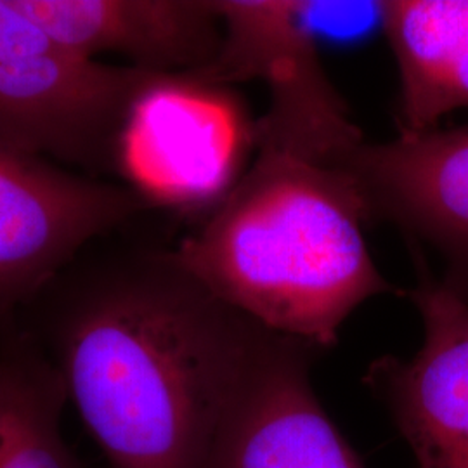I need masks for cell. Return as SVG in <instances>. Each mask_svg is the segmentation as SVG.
Returning <instances> with one entry per match:
<instances>
[{
	"mask_svg": "<svg viewBox=\"0 0 468 468\" xmlns=\"http://www.w3.org/2000/svg\"><path fill=\"white\" fill-rule=\"evenodd\" d=\"M336 168L359 186L371 218L431 247L441 282L468 299V125L365 141Z\"/></svg>",
	"mask_w": 468,
	"mask_h": 468,
	"instance_id": "obj_8",
	"label": "cell"
},
{
	"mask_svg": "<svg viewBox=\"0 0 468 468\" xmlns=\"http://www.w3.org/2000/svg\"><path fill=\"white\" fill-rule=\"evenodd\" d=\"M220 48L208 67L191 73L210 84L259 80L268 112L257 118V151L338 167L365 143L349 108L323 67L309 23L314 2L214 0Z\"/></svg>",
	"mask_w": 468,
	"mask_h": 468,
	"instance_id": "obj_4",
	"label": "cell"
},
{
	"mask_svg": "<svg viewBox=\"0 0 468 468\" xmlns=\"http://www.w3.org/2000/svg\"><path fill=\"white\" fill-rule=\"evenodd\" d=\"M404 297L421 318V347L408 359H375L365 384L384 402L415 468H468V299L425 262Z\"/></svg>",
	"mask_w": 468,
	"mask_h": 468,
	"instance_id": "obj_7",
	"label": "cell"
},
{
	"mask_svg": "<svg viewBox=\"0 0 468 468\" xmlns=\"http://www.w3.org/2000/svg\"><path fill=\"white\" fill-rule=\"evenodd\" d=\"M61 375L16 319L0 324V468H80L61 432Z\"/></svg>",
	"mask_w": 468,
	"mask_h": 468,
	"instance_id": "obj_12",
	"label": "cell"
},
{
	"mask_svg": "<svg viewBox=\"0 0 468 468\" xmlns=\"http://www.w3.org/2000/svg\"><path fill=\"white\" fill-rule=\"evenodd\" d=\"M316 347L278 335L231 402L200 468H363L311 382Z\"/></svg>",
	"mask_w": 468,
	"mask_h": 468,
	"instance_id": "obj_9",
	"label": "cell"
},
{
	"mask_svg": "<svg viewBox=\"0 0 468 468\" xmlns=\"http://www.w3.org/2000/svg\"><path fill=\"white\" fill-rule=\"evenodd\" d=\"M375 11L399 73V134L468 108V0H385Z\"/></svg>",
	"mask_w": 468,
	"mask_h": 468,
	"instance_id": "obj_11",
	"label": "cell"
},
{
	"mask_svg": "<svg viewBox=\"0 0 468 468\" xmlns=\"http://www.w3.org/2000/svg\"><path fill=\"white\" fill-rule=\"evenodd\" d=\"M368 220L359 186L342 168L257 151L174 253L220 301L321 351L361 303L399 293L369 253Z\"/></svg>",
	"mask_w": 468,
	"mask_h": 468,
	"instance_id": "obj_2",
	"label": "cell"
},
{
	"mask_svg": "<svg viewBox=\"0 0 468 468\" xmlns=\"http://www.w3.org/2000/svg\"><path fill=\"white\" fill-rule=\"evenodd\" d=\"M257 154V118L233 85L150 73L125 122L117 176L153 208L207 218Z\"/></svg>",
	"mask_w": 468,
	"mask_h": 468,
	"instance_id": "obj_5",
	"label": "cell"
},
{
	"mask_svg": "<svg viewBox=\"0 0 468 468\" xmlns=\"http://www.w3.org/2000/svg\"><path fill=\"white\" fill-rule=\"evenodd\" d=\"M150 210L122 181L0 144V324L89 247Z\"/></svg>",
	"mask_w": 468,
	"mask_h": 468,
	"instance_id": "obj_6",
	"label": "cell"
},
{
	"mask_svg": "<svg viewBox=\"0 0 468 468\" xmlns=\"http://www.w3.org/2000/svg\"><path fill=\"white\" fill-rule=\"evenodd\" d=\"M15 319L112 468H200L278 336L146 245L94 243Z\"/></svg>",
	"mask_w": 468,
	"mask_h": 468,
	"instance_id": "obj_1",
	"label": "cell"
},
{
	"mask_svg": "<svg viewBox=\"0 0 468 468\" xmlns=\"http://www.w3.org/2000/svg\"><path fill=\"white\" fill-rule=\"evenodd\" d=\"M63 48L92 61L118 56L153 73H195L220 48L214 0H13Z\"/></svg>",
	"mask_w": 468,
	"mask_h": 468,
	"instance_id": "obj_10",
	"label": "cell"
},
{
	"mask_svg": "<svg viewBox=\"0 0 468 468\" xmlns=\"http://www.w3.org/2000/svg\"><path fill=\"white\" fill-rule=\"evenodd\" d=\"M153 71L63 48L0 0V144L85 174L117 176L118 146Z\"/></svg>",
	"mask_w": 468,
	"mask_h": 468,
	"instance_id": "obj_3",
	"label": "cell"
}]
</instances>
